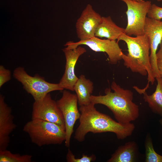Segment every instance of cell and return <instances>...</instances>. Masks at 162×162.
Wrapping results in <instances>:
<instances>
[{
    "label": "cell",
    "mask_w": 162,
    "mask_h": 162,
    "mask_svg": "<svg viewBox=\"0 0 162 162\" xmlns=\"http://www.w3.org/2000/svg\"><path fill=\"white\" fill-rule=\"evenodd\" d=\"M124 41L126 44L128 53H124L122 59L124 64L132 72L139 73L143 76L147 75L148 84L144 88L146 90L150 82L154 84L155 77L152 68L150 57V46L146 35L132 37L124 33L122 34L117 40Z\"/></svg>",
    "instance_id": "obj_3"
},
{
    "label": "cell",
    "mask_w": 162,
    "mask_h": 162,
    "mask_svg": "<svg viewBox=\"0 0 162 162\" xmlns=\"http://www.w3.org/2000/svg\"><path fill=\"white\" fill-rule=\"evenodd\" d=\"M158 2H161L162 1V0H156Z\"/></svg>",
    "instance_id": "obj_27"
},
{
    "label": "cell",
    "mask_w": 162,
    "mask_h": 162,
    "mask_svg": "<svg viewBox=\"0 0 162 162\" xmlns=\"http://www.w3.org/2000/svg\"><path fill=\"white\" fill-rule=\"evenodd\" d=\"M56 102L64 120L66 133L65 145L69 147L75 123L80 116L77 107V97L76 94L64 90L61 98Z\"/></svg>",
    "instance_id": "obj_7"
},
{
    "label": "cell",
    "mask_w": 162,
    "mask_h": 162,
    "mask_svg": "<svg viewBox=\"0 0 162 162\" xmlns=\"http://www.w3.org/2000/svg\"><path fill=\"white\" fill-rule=\"evenodd\" d=\"M32 119H39L53 123L65 128L62 113L56 101L50 93L42 100L34 101L32 105Z\"/></svg>",
    "instance_id": "obj_9"
},
{
    "label": "cell",
    "mask_w": 162,
    "mask_h": 162,
    "mask_svg": "<svg viewBox=\"0 0 162 162\" xmlns=\"http://www.w3.org/2000/svg\"><path fill=\"white\" fill-rule=\"evenodd\" d=\"M161 116V118L159 120V123L161 126L162 127V116Z\"/></svg>",
    "instance_id": "obj_25"
},
{
    "label": "cell",
    "mask_w": 162,
    "mask_h": 162,
    "mask_svg": "<svg viewBox=\"0 0 162 162\" xmlns=\"http://www.w3.org/2000/svg\"><path fill=\"white\" fill-rule=\"evenodd\" d=\"M74 88L80 106L87 105L91 103L90 97L94 88L92 81L86 79L84 75H81L76 82Z\"/></svg>",
    "instance_id": "obj_17"
},
{
    "label": "cell",
    "mask_w": 162,
    "mask_h": 162,
    "mask_svg": "<svg viewBox=\"0 0 162 162\" xmlns=\"http://www.w3.org/2000/svg\"><path fill=\"white\" fill-rule=\"evenodd\" d=\"M110 88L105 90L104 95H91V102L103 105L113 113L117 121L128 123L135 121L139 116L138 106L133 101V93L130 90L124 89L113 81Z\"/></svg>",
    "instance_id": "obj_2"
},
{
    "label": "cell",
    "mask_w": 162,
    "mask_h": 162,
    "mask_svg": "<svg viewBox=\"0 0 162 162\" xmlns=\"http://www.w3.org/2000/svg\"><path fill=\"white\" fill-rule=\"evenodd\" d=\"M126 5L128 20L124 33L136 36L144 34L146 16L152 3L151 1L137 2L132 0H120Z\"/></svg>",
    "instance_id": "obj_6"
},
{
    "label": "cell",
    "mask_w": 162,
    "mask_h": 162,
    "mask_svg": "<svg viewBox=\"0 0 162 162\" xmlns=\"http://www.w3.org/2000/svg\"><path fill=\"white\" fill-rule=\"evenodd\" d=\"M13 76L22 84L24 89L32 95L34 101L42 100L51 92L64 90L59 83L48 82L38 74L33 76L29 75L23 67L16 68L14 71Z\"/></svg>",
    "instance_id": "obj_5"
},
{
    "label": "cell",
    "mask_w": 162,
    "mask_h": 162,
    "mask_svg": "<svg viewBox=\"0 0 162 162\" xmlns=\"http://www.w3.org/2000/svg\"><path fill=\"white\" fill-rule=\"evenodd\" d=\"M102 17L93 9L91 4L87 5L76 23V33L80 40H86L95 37L96 29Z\"/></svg>",
    "instance_id": "obj_11"
},
{
    "label": "cell",
    "mask_w": 162,
    "mask_h": 162,
    "mask_svg": "<svg viewBox=\"0 0 162 162\" xmlns=\"http://www.w3.org/2000/svg\"><path fill=\"white\" fill-rule=\"evenodd\" d=\"M144 34L147 36L150 49V60L154 76L160 77L157 65V51L162 38V21L147 17L144 28Z\"/></svg>",
    "instance_id": "obj_10"
},
{
    "label": "cell",
    "mask_w": 162,
    "mask_h": 162,
    "mask_svg": "<svg viewBox=\"0 0 162 162\" xmlns=\"http://www.w3.org/2000/svg\"><path fill=\"white\" fill-rule=\"evenodd\" d=\"M32 157L29 154H14L7 149L0 151V162H31Z\"/></svg>",
    "instance_id": "obj_18"
},
{
    "label": "cell",
    "mask_w": 162,
    "mask_h": 162,
    "mask_svg": "<svg viewBox=\"0 0 162 162\" xmlns=\"http://www.w3.org/2000/svg\"><path fill=\"white\" fill-rule=\"evenodd\" d=\"M96 156L93 154L88 156L83 154L81 158H76L71 151L68 149L66 155V160L68 162H91L95 161Z\"/></svg>",
    "instance_id": "obj_20"
},
{
    "label": "cell",
    "mask_w": 162,
    "mask_h": 162,
    "mask_svg": "<svg viewBox=\"0 0 162 162\" xmlns=\"http://www.w3.org/2000/svg\"><path fill=\"white\" fill-rule=\"evenodd\" d=\"M94 105L91 102L80 106V124L75 132V140L79 142L83 141L89 132H112L119 140H123L132 135L135 128L134 124L116 122L109 116L98 111Z\"/></svg>",
    "instance_id": "obj_1"
},
{
    "label": "cell",
    "mask_w": 162,
    "mask_h": 162,
    "mask_svg": "<svg viewBox=\"0 0 162 162\" xmlns=\"http://www.w3.org/2000/svg\"><path fill=\"white\" fill-rule=\"evenodd\" d=\"M132 0L137 1V2H141L143 1V0Z\"/></svg>",
    "instance_id": "obj_26"
},
{
    "label": "cell",
    "mask_w": 162,
    "mask_h": 162,
    "mask_svg": "<svg viewBox=\"0 0 162 162\" xmlns=\"http://www.w3.org/2000/svg\"><path fill=\"white\" fill-rule=\"evenodd\" d=\"M157 84L154 93L148 95L146 91L139 88L136 86L134 88L139 93L143 95V98L154 113L162 116V79L160 77L155 78Z\"/></svg>",
    "instance_id": "obj_15"
},
{
    "label": "cell",
    "mask_w": 162,
    "mask_h": 162,
    "mask_svg": "<svg viewBox=\"0 0 162 162\" xmlns=\"http://www.w3.org/2000/svg\"><path fill=\"white\" fill-rule=\"evenodd\" d=\"M11 78V74L10 70L5 68L2 65L0 66V88Z\"/></svg>",
    "instance_id": "obj_22"
},
{
    "label": "cell",
    "mask_w": 162,
    "mask_h": 162,
    "mask_svg": "<svg viewBox=\"0 0 162 162\" xmlns=\"http://www.w3.org/2000/svg\"><path fill=\"white\" fill-rule=\"evenodd\" d=\"M4 97L0 94V151L7 149L10 135L16 128L14 122L11 108L5 101Z\"/></svg>",
    "instance_id": "obj_13"
},
{
    "label": "cell",
    "mask_w": 162,
    "mask_h": 162,
    "mask_svg": "<svg viewBox=\"0 0 162 162\" xmlns=\"http://www.w3.org/2000/svg\"><path fill=\"white\" fill-rule=\"evenodd\" d=\"M160 48L157 52L156 56L157 59L162 60V38L160 44Z\"/></svg>",
    "instance_id": "obj_23"
},
{
    "label": "cell",
    "mask_w": 162,
    "mask_h": 162,
    "mask_svg": "<svg viewBox=\"0 0 162 162\" xmlns=\"http://www.w3.org/2000/svg\"><path fill=\"white\" fill-rule=\"evenodd\" d=\"M146 162H162V156L154 150L150 134H147L145 141Z\"/></svg>",
    "instance_id": "obj_19"
},
{
    "label": "cell",
    "mask_w": 162,
    "mask_h": 162,
    "mask_svg": "<svg viewBox=\"0 0 162 162\" xmlns=\"http://www.w3.org/2000/svg\"><path fill=\"white\" fill-rule=\"evenodd\" d=\"M138 147L134 141H129L119 146L107 162H134L138 155Z\"/></svg>",
    "instance_id": "obj_16"
},
{
    "label": "cell",
    "mask_w": 162,
    "mask_h": 162,
    "mask_svg": "<svg viewBox=\"0 0 162 162\" xmlns=\"http://www.w3.org/2000/svg\"><path fill=\"white\" fill-rule=\"evenodd\" d=\"M87 46L91 50L96 52H106L108 56L109 62L112 64H116L122 59L123 54L117 41L109 39H101L94 37L85 40H80L74 42L71 41L67 42L64 46L67 49L76 48L80 45Z\"/></svg>",
    "instance_id": "obj_8"
},
{
    "label": "cell",
    "mask_w": 162,
    "mask_h": 162,
    "mask_svg": "<svg viewBox=\"0 0 162 162\" xmlns=\"http://www.w3.org/2000/svg\"><path fill=\"white\" fill-rule=\"evenodd\" d=\"M149 18L160 20L162 19V7L153 4L151 6L147 14Z\"/></svg>",
    "instance_id": "obj_21"
},
{
    "label": "cell",
    "mask_w": 162,
    "mask_h": 162,
    "mask_svg": "<svg viewBox=\"0 0 162 162\" xmlns=\"http://www.w3.org/2000/svg\"><path fill=\"white\" fill-rule=\"evenodd\" d=\"M23 130L31 142L39 147L61 144L65 141V128L56 124L39 119H32L24 125Z\"/></svg>",
    "instance_id": "obj_4"
},
{
    "label": "cell",
    "mask_w": 162,
    "mask_h": 162,
    "mask_svg": "<svg viewBox=\"0 0 162 162\" xmlns=\"http://www.w3.org/2000/svg\"><path fill=\"white\" fill-rule=\"evenodd\" d=\"M66 58L65 69L59 84L64 89L74 91V86L78 78L75 74V67L79 57L86 52L84 47L78 46L76 48L63 50Z\"/></svg>",
    "instance_id": "obj_12"
},
{
    "label": "cell",
    "mask_w": 162,
    "mask_h": 162,
    "mask_svg": "<svg viewBox=\"0 0 162 162\" xmlns=\"http://www.w3.org/2000/svg\"><path fill=\"white\" fill-rule=\"evenodd\" d=\"M157 65L162 79V60L157 59Z\"/></svg>",
    "instance_id": "obj_24"
},
{
    "label": "cell",
    "mask_w": 162,
    "mask_h": 162,
    "mask_svg": "<svg viewBox=\"0 0 162 162\" xmlns=\"http://www.w3.org/2000/svg\"><path fill=\"white\" fill-rule=\"evenodd\" d=\"M124 31L125 28L118 26L113 22L110 16L102 17L96 29L94 36L116 40L122 34L124 33Z\"/></svg>",
    "instance_id": "obj_14"
}]
</instances>
